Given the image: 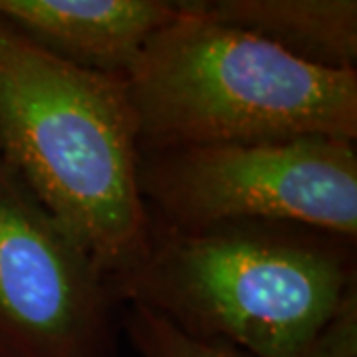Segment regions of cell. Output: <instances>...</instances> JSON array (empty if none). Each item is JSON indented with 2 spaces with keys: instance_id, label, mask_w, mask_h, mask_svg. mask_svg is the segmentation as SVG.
I'll use <instances>...</instances> for the list:
<instances>
[{
  "instance_id": "7",
  "label": "cell",
  "mask_w": 357,
  "mask_h": 357,
  "mask_svg": "<svg viewBox=\"0 0 357 357\" xmlns=\"http://www.w3.org/2000/svg\"><path fill=\"white\" fill-rule=\"evenodd\" d=\"M222 24L266 40L306 64L357 72L356 0H192Z\"/></svg>"
},
{
  "instance_id": "3",
  "label": "cell",
  "mask_w": 357,
  "mask_h": 357,
  "mask_svg": "<svg viewBox=\"0 0 357 357\" xmlns=\"http://www.w3.org/2000/svg\"><path fill=\"white\" fill-rule=\"evenodd\" d=\"M159 30L128 72L139 153L300 137L357 139V72L306 64L199 13Z\"/></svg>"
},
{
  "instance_id": "1",
  "label": "cell",
  "mask_w": 357,
  "mask_h": 357,
  "mask_svg": "<svg viewBox=\"0 0 357 357\" xmlns=\"http://www.w3.org/2000/svg\"><path fill=\"white\" fill-rule=\"evenodd\" d=\"M112 288L119 304L248 357H357V241L328 230L153 227L147 255Z\"/></svg>"
},
{
  "instance_id": "6",
  "label": "cell",
  "mask_w": 357,
  "mask_h": 357,
  "mask_svg": "<svg viewBox=\"0 0 357 357\" xmlns=\"http://www.w3.org/2000/svg\"><path fill=\"white\" fill-rule=\"evenodd\" d=\"M178 14L165 0H0V18L42 50L119 77Z\"/></svg>"
},
{
  "instance_id": "5",
  "label": "cell",
  "mask_w": 357,
  "mask_h": 357,
  "mask_svg": "<svg viewBox=\"0 0 357 357\" xmlns=\"http://www.w3.org/2000/svg\"><path fill=\"white\" fill-rule=\"evenodd\" d=\"M109 276L0 159V351L117 357Z\"/></svg>"
},
{
  "instance_id": "2",
  "label": "cell",
  "mask_w": 357,
  "mask_h": 357,
  "mask_svg": "<svg viewBox=\"0 0 357 357\" xmlns=\"http://www.w3.org/2000/svg\"><path fill=\"white\" fill-rule=\"evenodd\" d=\"M0 159L109 282L147 255L153 225L126 79L60 60L2 18Z\"/></svg>"
},
{
  "instance_id": "4",
  "label": "cell",
  "mask_w": 357,
  "mask_h": 357,
  "mask_svg": "<svg viewBox=\"0 0 357 357\" xmlns=\"http://www.w3.org/2000/svg\"><path fill=\"white\" fill-rule=\"evenodd\" d=\"M139 191L153 227L292 222L357 241L354 139L300 137L185 145L139 153Z\"/></svg>"
},
{
  "instance_id": "8",
  "label": "cell",
  "mask_w": 357,
  "mask_h": 357,
  "mask_svg": "<svg viewBox=\"0 0 357 357\" xmlns=\"http://www.w3.org/2000/svg\"><path fill=\"white\" fill-rule=\"evenodd\" d=\"M123 330L141 357H248L227 344L195 340L137 304H126Z\"/></svg>"
},
{
  "instance_id": "9",
  "label": "cell",
  "mask_w": 357,
  "mask_h": 357,
  "mask_svg": "<svg viewBox=\"0 0 357 357\" xmlns=\"http://www.w3.org/2000/svg\"><path fill=\"white\" fill-rule=\"evenodd\" d=\"M0 357H6V356H4V354H2V351H0Z\"/></svg>"
}]
</instances>
